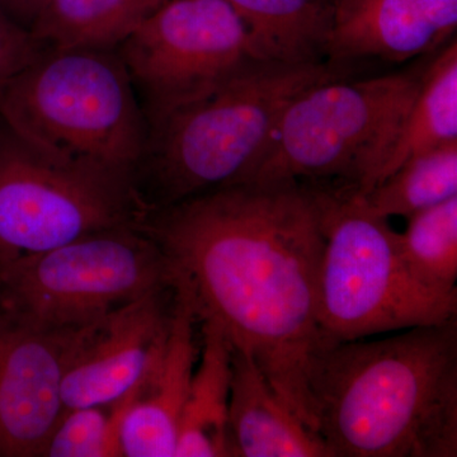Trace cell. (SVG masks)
Returning a JSON list of instances; mask_svg holds the SVG:
<instances>
[{"label":"cell","mask_w":457,"mask_h":457,"mask_svg":"<svg viewBox=\"0 0 457 457\" xmlns=\"http://www.w3.org/2000/svg\"><path fill=\"white\" fill-rule=\"evenodd\" d=\"M143 228L187 285L198 320L220 324L314 431L308 375L324 345L318 281L326 243L317 187L236 183L150 212Z\"/></svg>","instance_id":"6da1fadb"},{"label":"cell","mask_w":457,"mask_h":457,"mask_svg":"<svg viewBox=\"0 0 457 457\" xmlns=\"http://www.w3.org/2000/svg\"><path fill=\"white\" fill-rule=\"evenodd\" d=\"M308 390L314 431L333 457H456L457 318L326 343Z\"/></svg>","instance_id":"7a4b0ae2"},{"label":"cell","mask_w":457,"mask_h":457,"mask_svg":"<svg viewBox=\"0 0 457 457\" xmlns=\"http://www.w3.org/2000/svg\"><path fill=\"white\" fill-rule=\"evenodd\" d=\"M350 73L328 62H254L204 97L147 125L134 183L149 212L243 182L290 102L309 87Z\"/></svg>","instance_id":"3957f363"},{"label":"cell","mask_w":457,"mask_h":457,"mask_svg":"<svg viewBox=\"0 0 457 457\" xmlns=\"http://www.w3.org/2000/svg\"><path fill=\"white\" fill-rule=\"evenodd\" d=\"M0 119L50 161L132 182L145 149L146 117L117 50L45 51L0 84Z\"/></svg>","instance_id":"277c9868"},{"label":"cell","mask_w":457,"mask_h":457,"mask_svg":"<svg viewBox=\"0 0 457 457\" xmlns=\"http://www.w3.org/2000/svg\"><path fill=\"white\" fill-rule=\"evenodd\" d=\"M422 77L423 71L339 78L303 90L285 108L243 182L297 180L365 194L389 156Z\"/></svg>","instance_id":"5b68a950"},{"label":"cell","mask_w":457,"mask_h":457,"mask_svg":"<svg viewBox=\"0 0 457 457\" xmlns=\"http://www.w3.org/2000/svg\"><path fill=\"white\" fill-rule=\"evenodd\" d=\"M315 187L326 237L318 281L324 345L457 318V293L433 291L409 272L399 253L398 233L387 219L365 209L356 189Z\"/></svg>","instance_id":"8992f818"},{"label":"cell","mask_w":457,"mask_h":457,"mask_svg":"<svg viewBox=\"0 0 457 457\" xmlns=\"http://www.w3.org/2000/svg\"><path fill=\"white\" fill-rule=\"evenodd\" d=\"M173 284L143 224L106 228L2 264L0 311L33 326L80 328Z\"/></svg>","instance_id":"52a82bcc"},{"label":"cell","mask_w":457,"mask_h":457,"mask_svg":"<svg viewBox=\"0 0 457 457\" xmlns=\"http://www.w3.org/2000/svg\"><path fill=\"white\" fill-rule=\"evenodd\" d=\"M134 182L56 163L7 130L0 141V266L79 237L141 225Z\"/></svg>","instance_id":"ba28073f"},{"label":"cell","mask_w":457,"mask_h":457,"mask_svg":"<svg viewBox=\"0 0 457 457\" xmlns=\"http://www.w3.org/2000/svg\"><path fill=\"white\" fill-rule=\"evenodd\" d=\"M147 125L219 88L252 62L227 0H165L117 49Z\"/></svg>","instance_id":"9c48e42d"},{"label":"cell","mask_w":457,"mask_h":457,"mask_svg":"<svg viewBox=\"0 0 457 457\" xmlns=\"http://www.w3.org/2000/svg\"><path fill=\"white\" fill-rule=\"evenodd\" d=\"M80 328L33 326L0 311V456H44L64 414L62 381Z\"/></svg>","instance_id":"30bf717a"},{"label":"cell","mask_w":457,"mask_h":457,"mask_svg":"<svg viewBox=\"0 0 457 457\" xmlns=\"http://www.w3.org/2000/svg\"><path fill=\"white\" fill-rule=\"evenodd\" d=\"M174 293V284L158 288L80 328L62 381L64 411L111 404L143 380L163 347Z\"/></svg>","instance_id":"8fae6325"},{"label":"cell","mask_w":457,"mask_h":457,"mask_svg":"<svg viewBox=\"0 0 457 457\" xmlns=\"http://www.w3.org/2000/svg\"><path fill=\"white\" fill-rule=\"evenodd\" d=\"M457 0H330L326 62H404L455 38Z\"/></svg>","instance_id":"7c38bea8"},{"label":"cell","mask_w":457,"mask_h":457,"mask_svg":"<svg viewBox=\"0 0 457 457\" xmlns=\"http://www.w3.org/2000/svg\"><path fill=\"white\" fill-rule=\"evenodd\" d=\"M174 303L161 353L144 376L123 418L120 445L126 457H174L180 414L196 368L198 320L187 285L174 276Z\"/></svg>","instance_id":"4fadbf2b"},{"label":"cell","mask_w":457,"mask_h":457,"mask_svg":"<svg viewBox=\"0 0 457 457\" xmlns=\"http://www.w3.org/2000/svg\"><path fill=\"white\" fill-rule=\"evenodd\" d=\"M228 431L234 456L333 457L319 435L279 399L252 354L234 345Z\"/></svg>","instance_id":"5bb4252c"},{"label":"cell","mask_w":457,"mask_h":457,"mask_svg":"<svg viewBox=\"0 0 457 457\" xmlns=\"http://www.w3.org/2000/svg\"><path fill=\"white\" fill-rule=\"evenodd\" d=\"M201 323L200 362L180 414L174 457L234 456L228 431L231 343L220 324Z\"/></svg>","instance_id":"9a60e30c"},{"label":"cell","mask_w":457,"mask_h":457,"mask_svg":"<svg viewBox=\"0 0 457 457\" xmlns=\"http://www.w3.org/2000/svg\"><path fill=\"white\" fill-rule=\"evenodd\" d=\"M245 25L258 62H326L330 0H227Z\"/></svg>","instance_id":"2e32d148"},{"label":"cell","mask_w":457,"mask_h":457,"mask_svg":"<svg viewBox=\"0 0 457 457\" xmlns=\"http://www.w3.org/2000/svg\"><path fill=\"white\" fill-rule=\"evenodd\" d=\"M152 11L145 0H46L29 32L45 50H117Z\"/></svg>","instance_id":"e0dca14e"},{"label":"cell","mask_w":457,"mask_h":457,"mask_svg":"<svg viewBox=\"0 0 457 457\" xmlns=\"http://www.w3.org/2000/svg\"><path fill=\"white\" fill-rule=\"evenodd\" d=\"M451 143H457L456 37L423 71L420 90L374 186L411 156Z\"/></svg>","instance_id":"ac0fdd59"},{"label":"cell","mask_w":457,"mask_h":457,"mask_svg":"<svg viewBox=\"0 0 457 457\" xmlns=\"http://www.w3.org/2000/svg\"><path fill=\"white\" fill-rule=\"evenodd\" d=\"M357 195L368 212L384 219H408L456 197L457 143L411 156L365 194Z\"/></svg>","instance_id":"d6986e66"},{"label":"cell","mask_w":457,"mask_h":457,"mask_svg":"<svg viewBox=\"0 0 457 457\" xmlns=\"http://www.w3.org/2000/svg\"><path fill=\"white\" fill-rule=\"evenodd\" d=\"M407 220L396 243L409 272L433 291L457 293V196Z\"/></svg>","instance_id":"ffe728a7"},{"label":"cell","mask_w":457,"mask_h":457,"mask_svg":"<svg viewBox=\"0 0 457 457\" xmlns=\"http://www.w3.org/2000/svg\"><path fill=\"white\" fill-rule=\"evenodd\" d=\"M137 385L116 402L69 409L51 436L46 457H121L120 432Z\"/></svg>","instance_id":"44dd1931"},{"label":"cell","mask_w":457,"mask_h":457,"mask_svg":"<svg viewBox=\"0 0 457 457\" xmlns=\"http://www.w3.org/2000/svg\"><path fill=\"white\" fill-rule=\"evenodd\" d=\"M45 51L29 29L0 7V84L7 82Z\"/></svg>","instance_id":"7402d4cb"},{"label":"cell","mask_w":457,"mask_h":457,"mask_svg":"<svg viewBox=\"0 0 457 457\" xmlns=\"http://www.w3.org/2000/svg\"><path fill=\"white\" fill-rule=\"evenodd\" d=\"M46 0H0V7L27 29L40 13Z\"/></svg>","instance_id":"603a6c76"},{"label":"cell","mask_w":457,"mask_h":457,"mask_svg":"<svg viewBox=\"0 0 457 457\" xmlns=\"http://www.w3.org/2000/svg\"><path fill=\"white\" fill-rule=\"evenodd\" d=\"M147 4L150 5L153 9H155L156 7H159V5L162 4V3H164L165 0H145Z\"/></svg>","instance_id":"cb8c5ba5"},{"label":"cell","mask_w":457,"mask_h":457,"mask_svg":"<svg viewBox=\"0 0 457 457\" xmlns=\"http://www.w3.org/2000/svg\"><path fill=\"white\" fill-rule=\"evenodd\" d=\"M7 126L4 125V122L2 121V119H0V141H2L3 137H4V135L7 134Z\"/></svg>","instance_id":"d4e9b609"}]
</instances>
